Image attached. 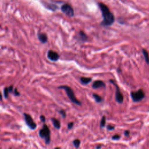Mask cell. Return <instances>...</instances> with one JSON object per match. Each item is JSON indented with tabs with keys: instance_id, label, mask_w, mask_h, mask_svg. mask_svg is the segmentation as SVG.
Wrapping results in <instances>:
<instances>
[{
	"instance_id": "cell-1",
	"label": "cell",
	"mask_w": 149,
	"mask_h": 149,
	"mask_svg": "<svg viewBox=\"0 0 149 149\" xmlns=\"http://www.w3.org/2000/svg\"><path fill=\"white\" fill-rule=\"evenodd\" d=\"M98 6L101 11L103 20L101 23V24L104 26H109L112 25L115 20L114 15L111 12L109 8L104 3L99 2Z\"/></svg>"
},
{
	"instance_id": "cell-2",
	"label": "cell",
	"mask_w": 149,
	"mask_h": 149,
	"mask_svg": "<svg viewBox=\"0 0 149 149\" xmlns=\"http://www.w3.org/2000/svg\"><path fill=\"white\" fill-rule=\"evenodd\" d=\"M58 88L60 89H63L66 93V94L68 95V97H69V98L70 99V100L74 104L78 105H80L81 104V103L80 102V101H79L75 97L74 93L73 90L69 86H61L58 87Z\"/></svg>"
},
{
	"instance_id": "cell-3",
	"label": "cell",
	"mask_w": 149,
	"mask_h": 149,
	"mask_svg": "<svg viewBox=\"0 0 149 149\" xmlns=\"http://www.w3.org/2000/svg\"><path fill=\"white\" fill-rule=\"evenodd\" d=\"M50 130L49 127L46 125H43L42 128L39 131V136L41 138L44 139L46 144H49L50 143Z\"/></svg>"
},
{
	"instance_id": "cell-4",
	"label": "cell",
	"mask_w": 149,
	"mask_h": 149,
	"mask_svg": "<svg viewBox=\"0 0 149 149\" xmlns=\"http://www.w3.org/2000/svg\"><path fill=\"white\" fill-rule=\"evenodd\" d=\"M130 95L134 102H139L144 98L145 94L143 90L139 89L136 91H132L130 93Z\"/></svg>"
},
{
	"instance_id": "cell-5",
	"label": "cell",
	"mask_w": 149,
	"mask_h": 149,
	"mask_svg": "<svg viewBox=\"0 0 149 149\" xmlns=\"http://www.w3.org/2000/svg\"><path fill=\"white\" fill-rule=\"evenodd\" d=\"M109 81L111 83H112L116 87V91H115V100L116 101L119 103V104H122L123 101V96L122 94L119 87H118V86L116 84V83L115 82V81H113V80H110Z\"/></svg>"
},
{
	"instance_id": "cell-6",
	"label": "cell",
	"mask_w": 149,
	"mask_h": 149,
	"mask_svg": "<svg viewBox=\"0 0 149 149\" xmlns=\"http://www.w3.org/2000/svg\"><path fill=\"white\" fill-rule=\"evenodd\" d=\"M61 10L63 13H64L66 15L69 16V17H72L74 16V10L73 8L71 5L68 3H65L63 4L61 8Z\"/></svg>"
},
{
	"instance_id": "cell-7",
	"label": "cell",
	"mask_w": 149,
	"mask_h": 149,
	"mask_svg": "<svg viewBox=\"0 0 149 149\" xmlns=\"http://www.w3.org/2000/svg\"><path fill=\"white\" fill-rule=\"evenodd\" d=\"M24 118L25 122L27 126L31 130H34L36 128L37 125L34 122V120L31 118V116L28 113H24Z\"/></svg>"
},
{
	"instance_id": "cell-8",
	"label": "cell",
	"mask_w": 149,
	"mask_h": 149,
	"mask_svg": "<svg viewBox=\"0 0 149 149\" xmlns=\"http://www.w3.org/2000/svg\"><path fill=\"white\" fill-rule=\"evenodd\" d=\"M47 57L52 61H56L59 58V55L57 52L52 50H49L47 52Z\"/></svg>"
},
{
	"instance_id": "cell-9",
	"label": "cell",
	"mask_w": 149,
	"mask_h": 149,
	"mask_svg": "<svg viewBox=\"0 0 149 149\" xmlns=\"http://www.w3.org/2000/svg\"><path fill=\"white\" fill-rule=\"evenodd\" d=\"M92 87L94 89H96V88H101V87L102 88H105V84L102 80H96L93 83Z\"/></svg>"
},
{
	"instance_id": "cell-10",
	"label": "cell",
	"mask_w": 149,
	"mask_h": 149,
	"mask_svg": "<svg viewBox=\"0 0 149 149\" xmlns=\"http://www.w3.org/2000/svg\"><path fill=\"white\" fill-rule=\"evenodd\" d=\"M77 39L79 40V41H81L82 42H86L87 39H88V37L86 35V34L84 33V31H80L78 33V36H77Z\"/></svg>"
},
{
	"instance_id": "cell-11",
	"label": "cell",
	"mask_w": 149,
	"mask_h": 149,
	"mask_svg": "<svg viewBox=\"0 0 149 149\" xmlns=\"http://www.w3.org/2000/svg\"><path fill=\"white\" fill-rule=\"evenodd\" d=\"M37 37H38V40L42 43H45L47 41V36L44 33H38L37 34Z\"/></svg>"
},
{
	"instance_id": "cell-12",
	"label": "cell",
	"mask_w": 149,
	"mask_h": 149,
	"mask_svg": "<svg viewBox=\"0 0 149 149\" xmlns=\"http://www.w3.org/2000/svg\"><path fill=\"white\" fill-rule=\"evenodd\" d=\"M92 79L91 77H81L80 79V82L83 84H88L91 81Z\"/></svg>"
},
{
	"instance_id": "cell-13",
	"label": "cell",
	"mask_w": 149,
	"mask_h": 149,
	"mask_svg": "<svg viewBox=\"0 0 149 149\" xmlns=\"http://www.w3.org/2000/svg\"><path fill=\"white\" fill-rule=\"evenodd\" d=\"M51 121L52 122V124L54 126V127L57 129H59L60 127H61V123L59 122V121L55 119V118H52L51 119Z\"/></svg>"
},
{
	"instance_id": "cell-14",
	"label": "cell",
	"mask_w": 149,
	"mask_h": 149,
	"mask_svg": "<svg viewBox=\"0 0 149 149\" xmlns=\"http://www.w3.org/2000/svg\"><path fill=\"white\" fill-rule=\"evenodd\" d=\"M141 51H142V53L144 55V59H145V61H146V63L148 64L149 63V54H148V52L145 49H142Z\"/></svg>"
},
{
	"instance_id": "cell-15",
	"label": "cell",
	"mask_w": 149,
	"mask_h": 149,
	"mask_svg": "<svg viewBox=\"0 0 149 149\" xmlns=\"http://www.w3.org/2000/svg\"><path fill=\"white\" fill-rule=\"evenodd\" d=\"M93 96L94 100H95V101H96L97 102H98V103H101V102H102L103 99H102V98L100 95H98V94H95V93H94V94H93Z\"/></svg>"
},
{
	"instance_id": "cell-16",
	"label": "cell",
	"mask_w": 149,
	"mask_h": 149,
	"mask_svg": "<svg viewBox=\"0 0 149 149\" xmlns=\"http://www.w3.org/2000/svg\"><path fill=\"white\" fill-rule=\"evenodd\" d=\"M105 123H106V118H105V116H103L102 118L101 119V121H100V126H101V127H105Z\"/></svg>"
},
{
	"instance_id": "cell-17",
	"label": "cell",
	"mask_w": 149,
	"mask_h": 149,
	"mask_svg": "<svg viewBox=\"0 0 149 149\" xmlns=\"http://www.w3.org/2000/svg\"><path fill=\"white\" fill-rule=\"evenodd\" d=\"M73 144L76 148H78L80 144V141L79 139H75L73 141Z\"/></svg>"
},
{
	"instance_id": "cell-18",
	"label": "cell",
	"mask_w": 149,
	"mask_h": 149,
	"mask_svg": "<svg viewBox=\"0 0 149 149\" xmlns=\"http://www.w3.org/2000/svg\"><path fill=\"white\" fill-rule=\"evenodd\" d=\"M9 90H8V87H5L3 89V95L5 98H8V94H9Z\"/></svg>"
},
{
	"instance_id": "cell-19",
	"label": "cell",
	"mask_w": 149,
	"mask_h": 149,
	"mask_svg": "<svg viewBox=\"0 0 149 149\" xmlns=\"http://www.w3.org/2000/svg\"><path fill=\"white\" fill-rule=\"evenodd\" d=\"M59 113L62 115V118H65V117H66V112H65V111H64V110H63V109H62V110H60L59 111Z\"/></svg>"
},
{
	"instance_id": "cell-20",
	"label": "cell",
	"mask_w": 149,
	"mask_h": 149,
	"mask_svg": "<svg viewBox=\"0 0 149 149\" xmlns=\"http://www.w3.org/2000/svg\"><path fill=\"white\" fill-rule=\"evenodd\" d=\"M120 138V136L119 134H115L112 137V139L113 140H119Z\"/></svg>"
},
{
	"instance_id": "cell-21",
	"label": "cell",
	"mask_w": 149,
	"mask_h": 149,
	"mask_svg": "<svg viewBox=\"0 0 149 149\" xmlns=\"http://www.w3.org/2000/svg\"><path fill=\"white\" fill-rule=\"evenodd\" d=\"M73 125H74V123L73 122H69L68 124V128L69 129H72V127H73Z\"/></svg>"
},
{
	"instance_id": "cell-22",
	"label": "cell",
	"mask_w": 149,
	"mask_h": 149,
	"mask_svg": "<svg viewBox=\"0 0 149 149\" xmlns=\"http://www.w3.org/2000/svg\"><path fill=\"white\" fill-rule=\"evenodd\" d=\"M107 129L108 130H113V129H115V126H112V125H108L107 127Z\"/></svg>"
},
{
	"instance_id": "cell-23",
	"label": "cell",
	"mask_w": 149,
	"mask_h": 149,
	"mask_svg": "<svg viewBox=\"0 0 149 149\" xmlns=\"http://www.w3.org/2000/svg\"><path fill=\"white\" fill-rule=\"evenodd\" d=\"M124 134H125V136H126V137H128L129 136V134H130V132L129 130H126L124 132Z\"/></svg>"
},
{
	"instance_id": "cell-24",
	"label": "cell",
	"mask_w": 149,
	"mask_h": 149,
	"mask_svg": "<svg viewBox=\"0 0 149 149\" xmlns=\"http://www.w3.org/2000/svg\"><path fill=\"white\" fill-rule=\"evenodd\" d=\"M14 95H19V93L17 91V88H15V90H14Z\"/></svg>"
},
{
	"instance_id": "cell-25",
	"label": "cell",
	"mask_w": 149,
	"mask_h": 149,
	"mask_svg": "<svg viewBox=\"0 0 149 149\" xmlns=\"http://www.w3.org/2000/svg\"><path fill=\"white\" fill-rule=\"evenodd\" d=\"M13 86H10L9 87H8V90H9V93H12L13 92Z\"/></svg>"
},
{
	"instance_id": "cell-26",
	"label": "cell",
	"mask_w": 149,
	"mask_h": 149,
	"mask_svg": "<svg viewBox=\"0 0 149 149\" xmlns=\"http://www.w3.org/2000/svg\"><path fill=\"white\" fill-rule=\"evenodd\" d=\"M40 119H41V120L42 122H44L45 120V118L44 116H43V115H41V116H40Z\"/></svg>"
},
{
	"instance_id": "cell-27",
	"label": "cell",
	"mask_w": 149,
	"mask_h": 149,
	"mask_svg": "<svg viewBox=\"0 0 149 149\" xmlns=\"http://www.w3.org/2000/svg\"><path fill=\"white\" fill-rule=\"evenodd\" d=\"M101 147H102V145H100H100H97L95 148H101Z\"/></svg>"
},
{
	"instance_id": "cell-28",
	"label": "cell",
	"mask_w": 149,
	"mask_h": 149,
	"mask_svg": "<svg viewBox=\"0 0 149 149\" xmlns=\"http://www.w3.org/2000/svg\"><path fill=\"white\" fill-rule=\"evenodd\" d=\"M2 95L1 93L0 92V101H2Z\"/></svg>"
}]
</instances>
